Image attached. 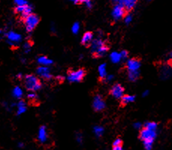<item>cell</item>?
Returning a JSON list of instances; mask_svg holds the SVG:
<instances>
[{
  "label": "cell",
  "mask_w": 172,
  "mask_h": 150,
  "mask_svg": "<svg viewBox=\"0 0 172 150\" xmlns=\"http://www.w3.org/2000/svg\"><path fill=\"white\" fill-rule=\"evenodd\" d=\"M23 85L25 88L29 92H36L42 86L39 78L34 74H26L23 78Z\"/></svg>",
  "instance_id": "1"
},
{
  "label": "cell",
  "mask_w": 172,
  "mask_h": 150,
  "mask_svg": "<svg viewBox=\"0 0 172 150\" xmlns=\"http://www.w3.org/2000/svg\"><path fill=\"white\" fill-rule=\"evenodd\" d=\"M39 22L40 17L38 15L33 13L30 14L23 19V22L28 32H31L33 31L39 23Z\"/></svg>",
  "instance_id": "2"
},
{
  "label": "cell",
  "mask_w": 172,
  "mask_h": 150,
  "mask_svg": "<svg viewBox=\"0 0 172 150\" xmlns=\"http://www.w3.org/2000/svg\"><path fill=\"white\" fill-rule=\"evenodd\" d=\"M68 80L69 82H81L83 80L86 75V70L85 68H79L74 70L72 69H69L68 70Z\"/></svg>",
  "instance_id": "3"
},
{
  "label": "cell",
  "mask_w": 172,
  "mask_h": 150,
  "mask_svg": "<svg viewBox=\"0 0 172 150\" xmlns=\"http://www.w3.org/2000/svg\"><path fill=\"white\" fill-rule=\"evenodd\" d=\"M32 6H30L28 4L17 5L15 7V8H14V12H15L17 14H18L22 20L26 17V16H28L29 14H32Z\"/></svg>",
  "instance_id": "4"
},
{
  "label": "cell",
  "mask_w": 172,
  "mask_h": 150,
  "mask_svg": "<svg viewBox=\"0 0 172 150\" xmlns=\"http://www.w3.org/2000/svg\"><path fill=\"white\" fill-rule=\"evenodd\" d=\"M156 136V131L155 130H149L146 128H142L140 130L139 134V137L141 140H153Z\"/></svg>",
  "instance_id": "5"
},
{
  "label": "cell",
  "mask_w": 172,
  "mask_h": 150,
  "mask_svg": "<svg viewBox=\"0 0 172 150\" xmlns=\"http://www.w3.org/2000/svg\"><path fill=\"white\" fill-rule=\"evenodd\" d=\"M92 106L95 112H100L104 110L105 108V101L104 98L100 94H96L94 97L93 102H92Z\"/></svg>",
  "instance_id": "6"
},
{
  "label": "cell",
  "mask_w": 172,
  "mask_h": 150,
  "mask_svg": "<svg viewBox=\"0 0 172 150\" xmlns=\"http://www.w3.org/2000/svg\"><path fill=\"white\" fill-rule=\"evenodd\" d=\"M128 14V13L122 6L116 4L113 7V11H112V16L116 20L121 19V18H125Z\"/></svg>",
  "instance_id": "7"
},
{
  "label": "cell",
  "mask_w": 172,
  "mask_h": 150,
  "mask_svg": "<svg viewBox=\"0 0 172 150\" xmlns=\"http://www.w3.org/2000/svg\"><path fill=\"white\" fill-rule=\"evenodd\" d=\"M125 89H124L123 87L122 86V85L119 83H115L113 84V86L111 87V88L110 89V95H112L113 97H114L115 98L119 99L122 98V96L123 95V93Z\"/></svg>",
  "instance_id": "8"
},
{
  "label": "cell",
  "mask_w": 172,
  "mask_h": 150,
  "mask_svg": "<svg viewBox=\"0 0 172 150\" xmlns=\"http://www.w3.org/2000/svg\"><path fill=\"white\" fill-rule=\"evenodd\" d=\"M137 0H117L116 4L122 6L128 13L133 10L134 6L137 4ZM115 4V5H116Z\"/></svg>",
  "instance_id": "9"
},
{
  "label": "cell",
  "mask_w": 172,
  "mask_h": 150,
  "mask_svg": "<svg viewBox=\"0 0 172 150\" xmlns=\"http://www.w3.org/2000/svg\"><path fill=\"white\" fill-rule=\"evenodd\" d=\"M140 67V59L137 57L131 58L127 61L125 68L128 70H137Z\"/></svg>",
  "instance_id": "10"
},
{
  "label": "cell",
  "mask_w": 172,
  "mask_h": 150,
  "mask_svg": "<svg viewBox=\"0 0 172 150\" xmlns=\"http://www.w3.org/2000/svg\"><path fill=\"white\" fill-rule=\"evenodd\" d=\"M36 72L41 77H42L45 80H50L53 77V76L50 74V69L46 66H40V67H38Z\"/></svg>",
  "instance_id": "11"
},
{
  "label": "cell",
  "mask_w": 172,
  "mask_h": 150,
  "mask_svg": "<svg viewBox=\"0 0 172 150\" xmlns=\"http://www.w3.org/2000/svg\"><path fill=\"white\" fill-rule=\"evenodd\" d=\"M92 40H93V33L92 32H86L82 38L81 44L86 47H90Z\"/></svg>",
  "instance_id": "12"
},
{
  "label": "cell",
  "mask_w": 172,
  "mask_h": 150,
  "mask_svg": "<svg viewBox=\"0 0 172 150\" xmlns=\"http://www.w3.org/2000/svg\"><path fill=\"white\" fill-rule=\"evenodd\" d=\"M109 49H110V47L107 46V43H105L104 45H102L101 47L98 48V49L95 52L92 53V57H93V58H101V57L104 56L107 53V51L109 50Z\"/></svg>",
  "instance_id": "13"
},
{
  "label": "cell",
  "mask_w": 172,
  "mask_h": 150,
  "mask_svg": "<svg viewBox=\"0 0 172 150\" xmlns=\"http://www.w3.org/2000/svg\"><path fill=\"white\" fill-rule=\"evenodd\" d=\"M160 76L162 79H167L172 76V68L167 64L161 66L160 68Z\"/></svg>",
  "instance_id": "14"
},
{
  "label": "cell",
  "mask_w": 172,
  "mask_h": 150,
  "mask_svg": "<svg viewBox=\"0 0 172 150\" xmlns=\"http://www.w3.org/2000/svg\"><path fill=\"white\" fill-rule=\"evenodd\" d=\"M106 43V41H104V40H101V38H96L92 40V44H91V53H93L95 52L97 50L99 47H101L102 45H104V44Z\"/></svg>",
  "instance_id": "15"
},
{
  "label": "cell",
  "mask_w": 172,
  "mask_h": 150,
  "mask_svg": "<svg viewBox=\"0 0 172 150\" xmlns=\"http://www.w3.org/2000/svg\"><path fill=\"white\" fill-rule=\"evenodd\" d=\"M135 99V97L134 95H129V94H124L120 98V106L124 107L126 106L128 103L133 102Z\"/></svg>",
  "instance_id": "16"
},
{
  "label": "cell",
  "mask_w": 172,
  "mask_h": 150,
  "mask_svg": "<svg viewBox=\"0 0 172 150\" xmlns=\"http://www.w3.org/2000/svg\"><path fill=\"white\" fill-rule=\"evenodd\" d=\"M48 138V134H47V129H46L45 126H41L39 129V132H38V140L41 142H45L47 140Z\"/></svg>",
  "instance_id": "17"
},
{
  "label": "cell",
  "mask_w": 172,
  "mask_h": 150,
  "mask_svg": "<svg viewBox=\"0 0 172 150\" xmlns=\"http://www.w3.org/2000/svg\"><path fill=\"white\" fill-rule=\"evenodd\" d=\"M140 72L139 70H128V80L131 81V82H134L137 80H138V78L140 77Z\"/></svg>",
  "instance_id": "18"
},
{
  "label": "cell",
  "mask_w": 172,
  "mask_h": 150,
  "mask_svg": "<svg viewBox=\"0 0 172 150\" xmlns=\"http://www.w3.org/2000/svg\"><path fill=\"white\" fill-rule=\"evenodd\" d=\"M7 36H8V40L11 42H17L21 40V36H20V34H17V33L14 32H8Z\"/></svg>",
  "instance_id": "19"
},
{
  "label": "cell",
  "mask_w": 172,
  "mask_h": 150,
  "mask_svg": "<svg viewBox=\"0 0 172 150\" xmlns=\"http://www.w3.org/2000/svg\"><path fill=\"white\" fill-rule=\"evenodd\" d=\"M98 72H99V80L104 81L105 77L107 76L105 64H102L99 66V68H98Z\"/></svg>",
  "instance_id": "20"
},
{
  "label": "cell",
  "mask_w": 172,
  "mask_h": 150,
  "mask_svg": "<svg viewBox=\"0 0 172 150\" xmlns=\"http://www.w3.org/2000/svg\"><path fill=\"white\" fill-rule=\"evenodd\" d=\"M38 63L42 64L43 66H47V65H50V64H53V61L49 59L47 56H41L38 57Z\"/></svg>",
  "instance_id": "21"
},
{
  "label": "cell",
  "mask_w": 172,
  "mask_h": 150,
  "mask_svg": "<svg viewBox=\"0 0 172 150\" xmlns=\"http://www.w3.org/2000/svg\"><path fill=\"white\" fill-rule=\"evenodd\" d=\"M110 59H111V61L114 63L119 62L121 59L120 54L118 53V52H112V53L110 54Z\"/></svg>",
  "instance_id": "22"
},
{
  "label": "cell",
  "mask_w": 172,
  "mask_h": 150,
  "mask_svg": "<svg viewBox=\"0 0 172 150\" xmlns=\"http://www.w3.org/2000/svg\"><path fill=\"white\" fill-rule=\"evenodd\" d=\"M143 127L146 128H147V129H149V130H156L157 124L155 122H150L145 123Z\"/></svg>",
  "instance_id": "23"
},
{
  "label": "cell",
  "mask_w": 172,
  "mask_h": 150,
  "mask_svg": "<svg viewBox=\"0 0 172 150\" xmlns=\"http://www.w3.org/2000/svg\"><path fill=\"white\" fill-rule=\"evenodd\" d=\"M153 141H154L153 140H148L143 141L145 150H151L152 149Z\"/></svg>",
  "instance_id": "24"
},
{
  "label": "cell",
  "mask_w": 172,
  "mask_h": 150,
  "mask_svg": "<svg viewBox=\"0 0 172 150\" xmlns=\"http://www.w3.org/2000/svg\"><path fill=\"white\" fill-rule=\"evenodd\" d=\"M27 98L29 100V104H31L37 101V95L35 93H30V94H28Z\"/></svg>",
  "instance_id": "25"
},
{
  "label": "cell",
  "mask_w": 172,
  "mask_h": 150,
  "mask_svg": "<svg viewBox=\"0 0 172 150\" xmlns=\"http://www.w3.org/2000/svg\"><path fill=\"white\" fill-rule=\"evenodd\" d=\"M13 94H14V96H15V97L20 98L22 96V94H23V92H22V90L20 89V88L15 87V88H14V90H13Z\"/></svg>",
  "instance_id": "26"
},
{
  "label": "cell",
  "mask_w": 172,
  "mask_h": 150,
  "mask_svg": "<svg viewBox=\"0 0 172 150\" xmlns=\"http://www.w3.org/2000/svg\"><path fill=\"white\" fill-rule=\"evenodd\" d=\"M94 130H95V134H96L98 136H101V135H102V134H103V132H104V129H103V128L98 127V126H97V127H95V128H94Z\"/></svg>",
  "instance_id": "27"
},
{
  "label": "cell",
  "mask_w": 172,
  "mask_h": 150,
  "mask_svg": "<svg viewBox=\"0 0 172 150\" xmlns=\"http://www.w3.org/2000/svg\"><path fill=\"white\" fill-rule=\"evenodd\" d=\"M25 110H26V108H25L24 102H23V101H20V104H19V106H18V112H17V113H18V114L22 113V112H24Z\"/></svg>",
  "instance_id": "28"
},
{
  "label": "cell",
  "mask_w": 172,
  "mask_h": 150,
  "mask_svg": "<svg viewBox=\"0 0 172 150\" xmlns=\"http://www.w3.org/2000/svg\"><path fill=\"white\" fill-rule=\"evenodd\" d=\"M79 28H80V25H79L78 22H74V25L72 26V32L74 34H77L79 31Z\"/></svg>",
  "instance_id": "29"
},
{
  "label": "cell",
  "mask_w": 172,
  "mask_h": 150,
  "mask_svg": "<svg viewBox=\"0 0 172 150\" xmlns=\"http://www.w3.org/2000/svg\"><path fill=\"white\" fill-rule=\"evenodd\" d=\"M119 54H120V56L122 59H125V58H128V52L127 50H125L121 51Z\"/></svg>",
  "instance_id": "30"
},
{
  "label": "cell",
  "mask_w": 172,
  "mask_h": 150,
  "mask_svg": "<svg viewBox=\"0 0 172 150\" xmlns=\"http://www.w3.org/2000/svg\"><path fill=\"white\" fill-rule=\"evenodd\" d=\"M71 2L74 3L76 4H82V3H87L89 2H91V0H71Z\"/></svg>",
  "instance_id": "31"
},
{
  "label": "cell",
  "mask_w": 172,
  "mask_h": 150,
  "mask_svg": "<svg viewBox=\"0 0 172 150\" xmlns=\"http://www.w3.org/2000/svg\"><path fill=\"white\" fill-rule=\"evenodd\" d=\"M122 140L119 139V138H117V139L115 140V141L113 143V146H122Z\"/></svg>",
  "instance_id": "32"
},
{
  "label": "cell",
  "mask_w": 172,
  "mask_h": 150,
  "mask_svg": "<svg viewBox=\"0 0 172 150\" xmlns=\"http://www.w3.org/2000/svg\"><path fill=\"white\" fill-rule=\"evenodd\" d=\"M14 2L17 4V5H21V4H27L26 0H14Z\"/></svg>",
  "instance_id": "33"
},
{
  "label": "cell",
  "mask_w": 172,
  "mask_h": 150,
  "mask_svg": "<svg viewBox=\"0 0 172 150\" xmlns=\"http://www.w3.org/2000/svg\"><path fill=\"white\" fill-rule=\"evenodd\" d=\"M131 18H132V17H131V15H129V14L127 15V16H125V18H124V19H125V23H126V24L129 23V22L131 21Z\"/></svg>",
  "instance_id": "34"
},
{
  "label": "cell",
  "mask_w": 172,
  "mask_h": 150,
  "mask_svg": "<svg viewBox=\"0 0 172 150\" xmlns=\"http://www.w3.org/2000/svg\"><path fill=\"white\" fill-rule=\"evenodd\" d=\"M134 127L137 129H141L142 124L140 122H136L135 124H134Z\"/></svg>",
  "instance_id": "35"
},
{
  "label": "cell",
  "mask_w": 172,
  "mask_h": 150,
  "mask_svg": "<svg viewBox=\"0 0 172 150\" xmlns=\"http://www.w3.org/2000/svg\"><path fill=\"white\" fill-rule=\"evenodd\" d=\"M56 79L57 80L59 81V82H62L64 81V80H65V78H64L63 76H56Z\"/></svg>",
  "instance_id": "36"
},
{
  "label": "cell",
  "mask_w": 172,
  "mask_h": 150,
  "mask_svg": "<svg viewBox=\"0 0 172 150\" xmlns=\"http://www.w3.org/2000/svg\"><path fill=\"white\" fill-rule=\"evenodd\" d=\"M167 64L172 68V58H169L167 61Z\"/></svg>",
  "instance_id": "37"
},
{
  "label": "cell",
  "mask_w": 172,
  "mask_h": 150,
  "mask_svg": "<svg viewBox=\"0 0 172 150\" xmlns=\"http://www.w3.org/2000/svg\"><path fill=\"white\" fill-rule=\"evenodd\" d=\"M113 150H123L122 148V146H113Z\"/></svg>",
  "instance_id": "38"
},
{
  "label": "cell",
  "mask_w": 172,
  "mask_h": 150,
  "mask_svg": "<svg viewBox=\"0 0 172 150\" xmlns=\"http://www.w3.org/2000/svg\"><path fill=\"white\" fill-rule=\"evenodd\" d=\"M31 45H32V44H30V43H29V42H27V43H26V44H25L24 48L26 50H29V48H30Z\"/></svg>",
  "instance_id": "39"
},
{
  "label": "cell",
  "mask_w": 172,
  "mask_h": 150,
  "mask_svg": "<svg viewBox=\"0 0 172 150\" xmlns=\"http://www.w3.org/2000/svg\"><path fill=\"white\" fill-rule=\"evenodd\" d=\"M167 56L169 57V58H172V51H170V52L167 54Z\"/></svg>",
  "instance_id": "40"
},
{
  "label": "cell",
  "mask_w": 172,
  "mask_h": 150,
  "mask_svg": "<svg viewBox=\"0 0 172 150\" xmlns=\"http://www.w3.org/2000/svg\"><path fill=\"white\" fill-rule=\"evenodd\" d=\"M148 94V91H145V92L143 94V96H146Z\"/></svg>",
  "instance_id": "41"
},
{
  "label": "cell",
  "mask_w": 172,
  "mask_h": 150,
  "mask_svg": "<svg viewBox=\"0 0 172 150\" xmlns=\"http://www.w3.org/2000/svg\"><path fill=\"white\" fill-rule=\"evenodd\" d=\"M149 1H152V0H149Z\"/></svg>",
  "instance_id": "42"
}]
</instances>
